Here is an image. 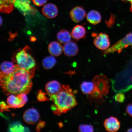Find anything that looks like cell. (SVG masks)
I'll return each instance as SVG.
<instances>
[{
  "label": "cell",
  "mask_w": 132,
  "mask_h": 132,
  "mask_svg": "<svg viewBox=\"0 0 132 132\" xmlns=\"http://www.w3.org/2000/svg\"><path fill=\"white\" fill-rule=\"evenodd\" d=\"M87 19L90 23L95 25L101 22L102 16L100 13L98 11L92 10L87 15Z\"/></svg>",
  "instance_id": "obj_17"
},
{
  "label": "cell",
  "mask_w": 132,
  "mask_h": 132,
  "mask_svg": "<svg viewBox=\"0 0 132 132\" xmlns=\"http://www.w3.org/2000/svg\"><path fill=\"white\" fill-rule=\"evenodd\" d=\"M29 129L25 127L19 122L16 121L10 125L9 131L13 132L29 131Z\"/></svg>",
  "instance_id": "obj_21"
},
{
  "label": "cell",
  "mask_w": 132,
  "mask_h": 132,
  "mask_svg": "<svg viewBox=\"0 0 132 132\" xmlns=\"http://www.w3.org/2000/svg\"><path fill=\"white\" fill-rule=\"evenodd\" d=\"M86 32V29L84 26L77 25L72 29L71 35L73 39L78 40L85 37Z\"/></svg>",
  "instance_id": "obj_14"
},
{
  "label": "cell",
  "mask_w": 132,
  "mask_h": 132,
  "mask_svg": "<svg viewBox=\"0 0 132 132\" xmlns=\"http://www.w3.org/2000/svg\"><path fill=\"white\" fill-rule=\"evenodd\" d=\"M5 8L4 13L9 14L14 9V0H4Z\"/></svg>",
  "instance_id": "obj_22"
},
{
  "label": "cell",
  "mask_w": 132,
  "mask_h": 132,
  "mask_svg": "<svg viewBox=\"0 0 132 132\" xmlns=\"http://www.w3.org/2000/svg\"><path fill=\"white\" fill-rule=\"evenodd\" d=\"M72 36L70 32L67 30L62 29L58 32L57 39L59 42L62 44H66L70 42Z\"/></svg>",
  "instance_id": "obj_19"
},
{
  "label": "cell",
  "mask_w": 132,
  "mask_h": 132,
  "mask_svg": "<svg viewBox=\"0 0 132 132\" xmlns=\"http://www.w3.org/2000/svg\"><path fill=\"white\" fill-rule=\"evenodd\" d=\"M28 47H26L16 54V62L20 68L30 70L35 68L36 62L34 58L28 52Z\"/></svg>",
  "instance_id": "obj_3"
},
{
  "label": "cell",
  "mask_w": 132,
  "mask_h": 132,
  "mask_svg": "<svg viewBox=\"0 0 132 132\" xmlns=\"http://www.w3.org/2000/svg\"><path fill=\"white\" fill-rule=\"evenodd\" d=\"M123 1H127L130 2L131 3L132 2V0H122Z\"/></svg>",
  "instance_id": "obj_32"
},
{
  "label": "cell",
  "mask_w": 132,
  "mask_h": 132,
  "mask_svg": "<svg viewBox=\"0 0 132 132\" xmlns=\"http://www.w3.org/2000/svg\"><path fill=\"white\" fill-rule=\"evenodd\" d=\"M45 125V122L44 121H40L38 123L36 127V130L38 131H39L40 130L43 128Z\"/></svg>",
  "instance_id": "obj_27"
},
{
  "label": "cell",
  "mask_w": 132,
  "mask_h": 132,
  "mask_svg": "<svg viewBox=\"0 0 132 132\" xmlns=\"http://www.w3.org/2000/svg\"><path fill=\"white\" fill-rule=\"evenodd\" d=\"M115 100L118 103H122L125 100V96L122 93H117L115 95Z\"/></svg>",
  "instance_id": "obj_25"
},
{
  "label": "cell",
  "mask_w": 132,
  "mask_h": 132,
  "mask_svg": "<svg viewBox=\"0 0 132 132\" xmlns=\"http://www.w3.org/2000/svg\"><path fill=\"white\" fill-rule=\"evenodd\" d=\"M105 129L109 132L118 131L120 127V123L117 118L113 117H110L105 120L104 123Z\"/></svg>",
  "instance_id": "obj_10"
},
{
  "label": "cell",
  "mask_w": 132,
  "mask_h": 132,
  "mask_svg": "<svg viewBox=\"0 0 132 132\" xmlns=\"http://www.w3.org/2000/svg\"><path fill=\"white\" fill-rule=\"evenodd\" d=\"M127 132H132V128H129L128 129L127 131Z\"/></svg>",
  "instance_id": "obj_31"
},
{
  "label": "cell",
  "mask_w": 132,
  "mask_h": 132,
  "mask_svg": "<svg viewBox=\"0 0 132 132\" xmlns=\"http://www.w3.org/2000/svg\"><path fill=\"white\" fill-rule=\"evenodd\" d=\"M129 46L132 47V32L127 35L122 39L105 50L104 54H106L114 52L120 53L123 49Z\"/></svg>",
  "instance_id": "obj_5"
},
{
  "label": "cell",
  "mask_w": 132,
  "mask_h": 132,
  "mask_svg": "<svg viewBox=\"0 0 132 132\" xmlns=\"http://www.w3.org/2000/svg\"><path fill=\"white\" fill-rule=\"evenodd\" d=\"M79 131L81 132H92L94 131L93 126L91 125H81L79 127Z\"/></svg>",
  "instance_id": "obj_23"
},
{
  "label": "cell",
  "mask_w": 132,
  "mask_h": 132,
  "mask_svg": "<svg viewBox=\"0 0 132 132\" xmlns=\"http://www.w3.org/2000/svg\"><path fill=\"white\" fill-rule=\"evenodd\" d=\"M14 6L24 16L34 15L37 10L31 5L30 0H14Z\"/></svg>",
  "instance_id": "obj_4"
},
{
  "label": "cell",
  "mask_w": 132,
  "mask_h": 132,
  "mask_svg": "<svg viewBox=\"0 0 132 132\" xmlns=\"http://www.w3.org/2000/svg\"><path fill=\"white\" fill-rule=\"evenodd\" d=\"M24 121L29 124H34L38 121L39 115L36 109L31 108L26 110L23 116Z\"/></svg>",
  "instance_id": "obj_8"
},
{
  "label": "cell",
  "mask_w": 132,
  "mask_h": 132,
  "mask_svg": "<svg viewBox=\"0 0 132 132\" xmlns=\"http://www.w3.org/2000/svg\"><path fill=\"white\" fill-rule=\"evenodd\" d=\"M34 4L38 6H41L45 4L47 0H32Z\"/></svg>",
  "instance_id": "obj_26"
},
{
  "label": "cell",
  "mask_w": 132,
  "mask_h": 132,
  "mask_svg": "<svg viewBox=\"0 0 132 132\" xmlns=\"http://www.w3.org/2000/svg\"><path fill=\"white\" fill-rule=\"evenodd\" d=\"M42 12L46 17L49 19H53L57 16L58 9L55 5L52 3H48L43 7Z\"/></svg>",
  "instance_id": "obj_11"
},
{
  "label": "cell",
  "mask_w": 132,
  "mask_h": 132,
  "mask_svg": "<svg viewBox=\"0 0 132 132\" xmlns=\"http://www.w3.org/2000/svg\"><path fill=\"white\" fill-rule=\"evenodd\" d=\"M130 10L132 12V2L131 3V8H130Z\"/></svg>",
  "instance_id": "obj_33"
},
{
  "label": "cell",
  "mask_w": 132,
  "mask_h": 132,
  "mask_svg": "<svg viewBox=\"0 0 132 132\" xmlns=\"http://www.w3.org/2000/svg\"><path fill=\"white\" fill-rule=\"evenodd\" d=\"M19 67L17 64H14L12 62L5 61L1 64L0 69L3 73L10 74L14 72Z\"/></svg>",
  "instance_id": "obj_16"
},
{
  "label": "cell",
  "mask_w": 132,
  "mask_h": 132,
  "mask_svg": "<svg viewBox=\"0 0 132 132\" xmlns=\"http://www.w3.org/2000/svg\"><path fill=\"white\" fill-rule=\"evenodd\" d=\"M26 95V94L21 93L16 95H10L7 100L9 108H20L24 106L28 101Z\"/></svg>",
  "instance_id": "obj_6"
},
{
  "label": "cell",
  "mask_w": 132,
  "mask_h": 132,
  "mask_svg": "<svg viewBox=\"0 0 132 132\" xmlns=\"http://www.w3.org/2000/svg\"><path fill=\"white\" fill-rule=\"evenodd\" d=\"M3 23V20L2 18H1V16H0V26H1Z\"/></svg>",
  "instance_id": "obj_30"
},
{
  "label": "cell",
  "mask_w": 132,
  "mask_h": 132,
  "mask_svg": "<svg viewBox=\"0 0 132 132\" xmlns=\"http://www.w3.org/2000/svg\"><path fill=\"white\" fill-rule=\"evenodd\" d=\"M131 79H132V77Z\"/></svg>",
  "instance_id": "obj_34"
},
{
  "label": "cell",
  "mask_w": 132,
  "mask_h": 132,
  "mask_svg": "<svg viewBox=\"0 0 132 132\" xmlns=\"http://www.w3.org/2000/svg\"><path fill=\"white\" fill-rule=\"evenodd\" d=\"M95 84L93 81H84L80 85V89L84 94L86 95H92L94 92Z\"/></svg>",
  "instance_id": "obj_18"
},
{
  "label": "cell",
  "mask_w": 132,
  "mask_h": 132,
  "mask_svg": "<svg viewBox=\"0 0 132 132\" xmlns=\"http://www.w3.org/2000/svg\"><path fill=\"white\" fill-rule=\"evenodd\" d=\"M63 51L65 55L69 57H73L78 53L79 48L76 43L70 41L64 45Z\"/></svg>",
  "instance_id": "obj_12"
},
{
  "label": "cell",
  "mask_w": 132,
  "mask_h": 132,
  "mask_svg": "<svg viewBox=\"0 0 132 132\" xmlns=\"http://www.w3.org/2000/svg\"><path fill=\"white\" fill-rule=\"evenodd\" d=\"M43 67L46 70H50L53 68L57 63V60L53 56L46 57L42 61Z\"/></svg>",
  "instance_id": "obj_20"
},
{
  "label": "cell",
  "mask_w": 132,
  "mask_h": 132,
  "mask_svg": "<svg viewBox=\"0 0 132 132\" xmlns=\"http://www.w3.org/2000/svg\"><path fill=\"white\" fill-rule=\"evenodd\" d=\"M94 44L99 49L106 50L109 48L110 45L108 36L105 33H100L94 39Z\"/></svg>",
  "instance_id": "obj_7"
},
{
  "label": "cell",
  "mask_w": 132,
  "mask_h": 132,
  "mask_svg": "<svg viewBox=\"0 0 132 132\" xmlns=\"http://www.w3.org/2000/svg\"><path fill=\"white\" fill-rule=\"evenodd\" d=\"M63 86L56 80L50 81L45 86L46 91L50 95H55L62 90Z\"/></svg>",
  "instance_id": "obj_13"
},
{
  "label": "cell",
  "mask_w": 132,
  "mask_h": 132,
  "mask_svg": "<svg viewBox=\"0 0 132 132\" xmlns=\"http://www.w3.org/2000/svg\"><path fill=\"white\" fill-rule=\"evenodd\" d=\"M35 70V68L26 70L19 67L14 72L10 74L0 71V86L3 92L7 95L28 94L32 88V79Z\"/></svg>",
  "instance_id": "obj_1"
},
{
  "label": "cell",
  "mask_w": 132,
  "mask_h": 132,
  "mask_svg": "<svg viewBox=\"0 0 132 132\" xmlns=\"http://www.w3.org/2000/svg\"><path fill=\"white\" fill-rule=\"evenodd\" d=\"M47 95V94L44 93L42 90H39L37 95L38 100L41 102L50 100L49 97H48Z\"/></svg>",
  "instance_id": "obj_24"
},
{
  "label": "cell",
  "mask_w": 132,
  "mask_h": 132,
  "mask_svg": "<svg viewBox=\"0 0 132 132\" xmlns=\"http://www.w3.org/2000/svg\"><path fill=\"white\" fill-rule=\"evenodd\" d=\"M5 8V3L4 0H0V11L4 13Z\"/></svg>",
  "instance_id": "obj_29"
},
{
  "label": "cell",
  "mask_w": 132,
  "mask_h": 132,
  "mask_svg": "<svg viewBox=\"0 0 132 132\" xmlns=\"http://www.w3.org/2000/svg\"><path fill=\"white\" fill-rule=\"evenodd\" d=\"M126 111L129 115L132 117V103L128 105L126 109Z\"/></svg>",
  "instance_id": "obj_28"
},
{
  "label": "cell",
  "mask_w": 132,
  "mask_h": 132,
  "mask_svg": "<svg viewBox=\"0 0 132 132\" xmlns=\"http://www.w3.org/2000/svg\"><path fill=\"white\" fill-rule=\"evenodd\" d=\"M48 50L51 55L54 56L58 57L62 54L63 51V47L59 42L53 41L49 44Z\"/></svg>",
  "instance_id": "obj_15"
},
{
  "label": "cell",
  "mask_w": 132,
  "mask_h": 132,
  "mask_svg": "<svg viewBox=\"0 0 132 132\" xmlns=\"http://www.w3.org/2000/svg\"><path fill=\"white\" fill-rule=\"evenodd\" d=\"M86 15L85 10L81 6L74 8L70 12V16L72 20L76 23H79L85 19Z\"/></svg>",
  "instance_id": "obj_9"
},
{
  "label": "cell",
  "mask_w": 132,
  "mask_h": 132,
  "mask_svg": "<svg viewBox=\"0 0 132 132\" xmlns=\"http://www.w3.org/2000/svg\"><path fill=\"white\" fill-rule=\"evenodd\" d=\"M74 93L69 86L63 85L62 90L57 94H48L50 100L52 101L54 103L51 108L54 114L60 116L77 105Z\"/></svg>",
  "instance_id": "obj_2"
}]
</instances>
